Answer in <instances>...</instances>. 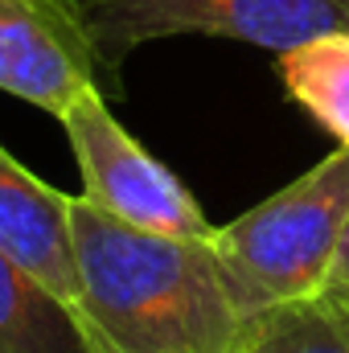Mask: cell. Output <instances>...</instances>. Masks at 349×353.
Listing matches in <instances>:
<instances>
[{
	"label": "cell",
	"mask_w": 349,
	"mask_h": 353,
	"mask_svg": "<svg viewBox=\"0 0 349 353\" xmlns=\"http://www.w3.org/2000/svg\"><path fill=\"white\" fill-rule=\"evenodd\" d=\"M87 25L107 87L123 62L165 37H226L271 54L349 29V0H70Z\"/></svg>",
	"instance_id": "3957f363"
},
{
	"label": "cell",
	"mask_w": 349,
	"mask_h": 353,
	"mask_svg": "<svg viewBox=\"0 0 349 353\" xmlns=\"http://www.w3.org/2000/svg\"><path fill=\"white\" fill-rule=\"evenodd\" d=\"M0 90L54 119L103 90L94 41L70 0H0Z\"/></svg>",
	"instance_id": "5b68a950"
},
{
	"label": "cell",
	"mask_w": 349,
	"mask_h": 353,
	"mask_svg": "<svg viewBox=\"0 0 349 353\" xmlns=\"http://www.w3.org/2000/svg\"><path fill=\"white\" fill-rule=\"evenodd\" d=\"M333 283H349V230H346L341 251H337V263H333Z\"/></svg>",
	"instance_id": "30bf717a"
},
{
	"label": "cell",
	"mask_w": 349,
	"mask_h": 353,
	"mask_svg": "<svg viewBox=\"0 0 349 353\" xmlns=\"http://www.w3.org/2000/svg\"><path fill=\"white\" fill-rule=\"evenodd\" d=\"M346 230L349 148H333L235 222L214 226V251L239 304L255 316L325 288Z\"/></svg>",
	"instance_id": "7a4b0ae2"
},
{
	"label": "cell",
	"mask_w": 349,
	"mask_h": 353,
	"mask_svg": "<svg viewBox=\"0 0 349 353\" xmlns=\"http://www.w3.org/2000/svg\"><path fill=\"white\" fill-rule=\"evenodd\" d=\"M283 90L333 140L349 148V29L321 33L296 50L275 54Z\"/></svg>",
	"instance_id": "ba28073f"
},
{
	"label": "cell",
	"mask_w": 349,
	"mask_h": 353,
	"mask_svg": "<svg viewBox=\"0 0 349 353\" xmlns=\"http://www.w3.org/2000/svg\"><path fill=\"white\" fill-rule=\"evenodd\" d=\"M0 353H94L79 321L0 255Z\"/></svg>",
	"instance_id": "9c48e42d"
},
{
	"label": "cell",
	"mask_w": 349,
	"mask_h": 353,
	"mask_svg": "<svg viewBox=\"0 0 349 353\" xmlns=\"http://www.w3.org/2000/svg\"><path fill=\"white\" fill-rule=\"evenodd\" d=\"M58 123L66 128L83 176V197L90 205L157 234H177V239L214 234V222L206 218L197 197L111 115L103 90L79 99Z\"/></svg>",
	"instance_id": "277c9868"
},
{
	"label": "cell",
	"mask_w": 349,
	"mask_h": 353,
	"mask_svg": "<svg viewBox=\"0 0 349 353\" xmlns=\"http://www.w3.org/2000/svg\"><path fill=\"white\" fill-rule=\"evenodd\" d=\"M79 329L94 353H239L251 312L210 239L128 226L70 193Z\"/></svg>",
	"instance_id": "6da1fadb"
},
{
	"label": "cell",
	"mask_w": 349,
	"mask_h": 353,
	"mask_svg": "<svg viewBox=\"0 0 349 353\" xmlns=\"http://www.w3.org/2000/svg\"><path fill=\"white\" fill-rule=\"evenodd\" d=\"M239 353H349V283L255 312Z\"/></svg>",
	"instance_id": "52a82bcc"
},
{
	"label": "cell",
	"mask_w": 349,
	"mask_h": 353,
	"mask_svg": "<svg viewBox=\"0 0 349 353\" xmlns=\"http://www.w3.org/2000/svg\"><path fill=\"white\" fill-rule=\"evenodd\" d=\"M0 255L79 321L70 193L33 176L0 144Z\"/></svg>",
	"instance_id": "8992f818"
}]
</instances>
